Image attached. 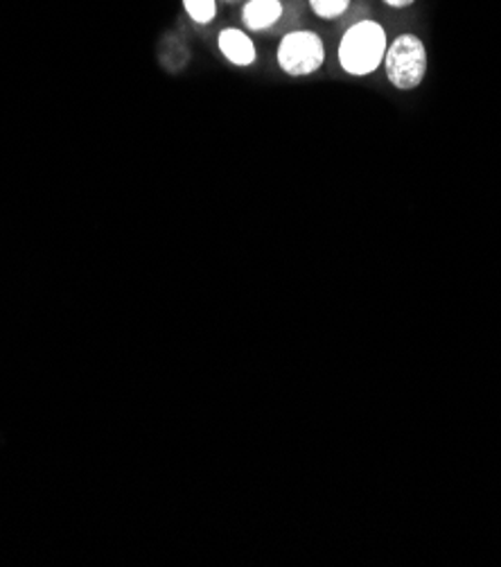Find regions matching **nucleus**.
Segmentation results:
<instances>
[{"label": "nucleus", "mask_w": 501, "mask_h": 567, "mask_svg": "<svg viewBox=\"0 0 501 567\" xmlns=\"http://www.w3.org/2000/svg\"><path fill=\"white\" fill-rule=\"evenodd\" d=\"M386 48L384 28L375 21H359L340 43V64L348 75H370L384 62Z\"/></svg>", "instance_id": "1"}, {"label": "nucleus", "mask_w": 501, "mask_h": 567, "mask_svg": "<svg viewBox=\"0 0 501 567\" xmlns=\"http://www.w3.org/2000/svg\"><path fill=\"white\" fill-rule=\"evenodd\" d=\"M386 78L400 91H414L427 73V48L416 34H400L384 54Z\"/></svg>", "instance_id": "2"}, {"label": "nucleus", "mask_w": 501, "mask_h": 567, "mask_svg": "<svg viewBox=\"0 0 501 567\" xmlns=\"http://www.w3.org/2000/svg\"><path fill=\"white\" fill-rule=\"evenodd\" d=\"M278 64L292 78L316 73L325 64V45L316 32H290L278 45Z\"/></svg>", "instance_id": "3"}, {"label": "nucleus", "mask_w": 501, "mask_h": 567, "mask_svg": "<svg viewBox=\"0 0 501 567\" xmlns=\"http://www.w3.org/2000/svg\"><path fill=\"white\" fill-rule=\"evenodd\" d=\"M217 45L221 50V54L236 66H251L255 62V45L249 39V34H244L242 30L236 28H227L219 32Z\"/></svg>", "instance_id": "4"}, {"label": "nucleus", "mask_w": 501, "mask_h": 567, "mask_svg": "<svg viewBox=\"0 0 501 567\" xmlns=\"http://www.w3.org/2000/svg\"><path fill=\"white\" fill-rule=\"evenodd\" d=\"M283 17L281 0H247L242 10V21L249 30L262 32L275 25Z\"/></svg>", "instance_id": "5"}, {"label": "nucleus", "mask_w": 501, "mask_h": 567, "mask_svg": "<svg viewBox=\"0 0 501 567\" xmlns=\"http://www.w3.org/2000/svg\"><path fill=\"white\" fill-rule=\"evenodd\" d=\"M184 10L195 23L208 25L217 17V0H184Z\"/></svg>", "instance_id": "6"}, {"label": "nucleus", "mask_w": 501, "mask_h": 567, "mask_svg": "<svg viewBox=\"0 0 501 567\" xmlns=\"http://www.w3.org/2000/svg\"><path fill=\"white\" fill-rule=\"evenodd\" d=\"M351 6V0H310V8L319 19H340Z\"/></svg>", "instance_id": "7"}, {"label": "nucleus", "mask_w": 501, "mask_h": 567, "mask_svg": "<svg viewBox=\"0 0 501 567\" xmlns=\"http://www.w3.org/2000/svg\"><path fill=\"white\" fill-rule=\"evenodd\" d=\"M384 3L388 6V8H396V10H403V8H409V6H414L416 0H384Z\"/></svg>", "instance_id": "8"}, {"label": "nucleus", "mask_w": 501, "mask_h": 567, "mask_svg": "<svg viewBox=\"0 0 501 567\" xmlns=\"http://www.w3.org/2000/svg\"><path fill=\"white\" fill-rule=\"evenodd\" d=\"M219 3H225V6H238V3H242V0H219Z\"/></svg>", "instance_id": "9"}]
</instances>
